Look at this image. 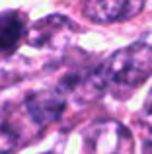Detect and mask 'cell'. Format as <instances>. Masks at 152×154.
<instances>
[{
	"label": "cell",
	"instance_id": "5",
	"mask_svg": "<svg viewBox=\"0 0 152 154\" xmlns=\"http://www.w3.org/2000/svg\"><path fill=\"white\" fill-rule=\"evenodd\" d=\"M74 29L76 26L68 18H65L61 14H53L31 23L26 29L23 39L31 47H53L65 41L70 33H74Z\"/></svg>",
	"mask_w": 152,
	"mask_h": 154
},
{
	"label": "cell",
	"instance_id": "7",
	"mask_svg": "<svg viewBox=\"0 0 152 154\" xmlns=\"http://www.w3.org/2000/svg\"><path fill=\"white\" fill-rule=\"evenodd\" d=\"M26 16L18 10L0 12V55L16 51L26 35Z\"/></svg>",
	"mask_w": 152,
	"mask_h": 154
},
{
	"label": "cell",
	"instance_id": "2",
	"mask_svg": "<svg viewBox=\"0 0 152 154\" xmlns=\"http://www.w3.org/2000/svg\"><path fill=\"white\" fill-rule=\"evenodd\" d=\"M86 154H135V139L117 121H98L84 133Z\"/></svg>",
	"mask_w": 152,
	"mask_h": 154
},
{
	"label": "cell",
	"instance_id": "1",
	"mask_svg": "<svg viewBox=\"0 0 152 154\" xmlns=\"http://www.w3.org/2000/svg\"><path fill=\"white\" fill-rule=\"evenodd\" d=\"M105 76L117 86H141L152 76V47L146 43H133L115 51L107 60Z\"/></svg>",
	"mask_w": 152,
	"mask_h": 154
},
{
	"label": "cell",
	"instance_id": "10",
	"mask_svg": "<svg viewBox=\"0 0 152 154\" xmlns=\"http://www.w3.org/2000/svg\"><path fill=\"white\" fill-rule=\"evenodd\" d=\"M148 143L152 146V121H150V127H148Z\"/></svg>",
	"mask_w": 152,
	"mask_h": 154
},
{
	"label": "cell",
	"instance_id": "3",
	"mask_svg": "<svg viewBox=\"0 0 152 154\" xmlns=\"http://www.w3.org/2000/svg\"><path fill=\"white\" fill-rule=\"evenodd\" d=\"M107 76L102 68H80V70L68 72L59 84V90L78 103H90L102 98L105 92Z\"/></svg>",
	"mask_w": 152,
	"mask_h": 154
},
{
	"label": "cell",
	"instance_id": "8",
	"mask_svg": "<svg viewBox=\"0 0 152 154\" xmlns=\"http://www.w3.org/2000/svg\"><path fill=\"white\" fill-rule=\"evenodd\" d=\"M23 140V133L20 129V123L14 117L0 115V154H12L16 152Z\"/></svg>",
	"mask_w": 152,
	"mask_h": 154
},
{
	"label": "cell",
	"instance_id": "4",
	"mask_svg": "<svg viewBox=\"0 0 152 154\" xmlns=\"http://www.w3.org/2000/svg\"><path fill=\"white\" fill-rule=\"evenodd\" d=\"M146 0H84V16L96 23L127 22L141 14Z\"/></svg>",
	"mask_w": 152,
	"mask_h": 154
},
{
	"label": "cell",
	"instance_id": "9",
	"mask_svg": "<svg viewBox=\"0 0 152 154\" xmlns=\"http://www.w3.org/2000/svg\"><path fill=\"white\" fill-rule=\"evenodd\" d=\"M144 111L148 113V115H152V90L148 92V96H146V100H144Z\"/></svg>",
	"mask_w": 152,
	"mask_h": 154
},
{
	"label": "cell",
	"instance_id": "6",
	"mask_svg": "<svg viewBox=\"0 0 152 154\" xmlns=\"http://www.w3.org/2000/svg\"><path fill=\"white\" fill-rule=\"evenodd\" d=\"M65 103L66 98L61 90H37L27 96L23 109L33 123L45 127V125L57 123L62 117Z\"/></svg>",
	"mask_w": 152,
	"mask_h": 154
}]
</instances>
